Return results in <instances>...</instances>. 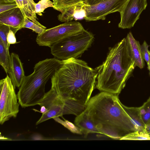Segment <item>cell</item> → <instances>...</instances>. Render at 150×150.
I'll return each instance as SVG.
<instances>
[{"instance_id": "cell-1", "label": "cell", "mask_w": 150, "mask_h": 150, "mask_svg": "<svg viewBox=\"0 0 150 150\" xmlns=\"http://www.w3.org/2000/svg\"><path fill=\"white\" fill-rule=\"evenodd\" d=\"M85 110L102 134L112 139L121 140L137 131L118 95L101 92L90 98Z\"/></svg>"}, {"instance_id": "cell-2", "label": "cell", "mask_w": 150, "mask_h": 150, "mask_svg": "<svg viewBox=\"0 0 150 150\" xmlns=\"http://www.w3.org/2000/svg\"><path fill=\"white\" fill-rule=\"evenodd\" d=\"M97 73L85 61L71 58L63 61L51 79V87L64 99L86 105L96 86Z\"/></svg>"}, {"instance_id": "cell-3", "label": "cell", "mask_w": 150, "mask_h": 150, "mask_svg": "<svg viewBox=\"0 0 150 150\" xmlns=\"http://www.w3.org/2000/svg\"><path fill=\"white\" fill-rule=\"evenodd\" d=\"M135 67L125 38L110 49L105 60L95 69L96 88L101 92L119 95Z\"/></svg>"}, {"instance_id": "cell-4", "label": "cell", "mask_w": 150, "mask_h": 150, "mask_svg": "<svg viewBox=\"0 0 150 150\" xmlns=\"http://www.w3.org/2000/svg\"><path fill=\"white\" fill-rule=\"evenodd\" d=\"M63 62L54 57L35 65L33 72L25 76L17 93L18 102L22 108L38 105L45 95L46 83Z\"/></svg>"}, {"instance_id": "cell-5", "label": "cell", "mask_w": 150, "mask_h": 150, "mask_svg": "<svg viewBox=\"0 0 150 150\" xmlns=\"http://www.w3.org/2000/svg\"><path fill=\"white\" fill-rule=\"evenodd\" d=\"M94 39V35L84 29L54 44L50 47L51 53L62 61L77 59L91 46Z\"/></svg>"}, {"instance_id": "cell-6", "label": "cell", "mask_w": 150, "mask_h": 150, "mask_svg": "<svg viewBox=\"0 0 150 150\" xmlns=\"http://www.w3.org/2000/svg\"><path fill=\"white\" fill-rule=\"evenodd\" d=\"M38 105L45 108L46 112L42 114L37 122L36 125L50 119L62 117L64 115L73 114L76 116L80 113L81 110L80 104L74 101L63 99L52 87L46 93Z\"/></svg>"}, {"instance_id": "cell-7", "label": "cell", "mask_w": 150, "mask_h": 150, "mask_svg": "<svg viewBox=\"0 0 150 150\" xmlns=\"http://www.w3.org/2000/svg\"><path fill=\"white\" fill-rule=\"evenodd\" d=\"M15 88L10 78L0 81V124L3 125L12 117H16L19 111V103Z\"/></svg>"}, {"instance_id": "cell-8", "label": "cell", "mask_w": 150, "mask_h": 150, "mask_svg": "<svg viewBox=\"0 0 150 150\" xmlns=\"http://www.w3.org/2000/svg\"><path fill=\"white\" fill-rule=\"evenodd\" d=\"M84 29L81 24L79 22H66L46 29L42 34L37 35L36 41L40 46L50 47L62 39Z\"/></svg>"}, {"instance_id": "cell-9", "label": "cell", "mask_w": 150, "mask_h": 150, "mask_svg": "<svg viewBox=\"0 0 150 150\" xmlns=\"http://www.w3.org/2000/svg\"><path fill=\"white\" fill-rule=\"evenodd\" d=\"M128 0H104L93 5L83 4V17L88 21L104 20L111 13L120 12Z\"/></svg>"}, {"instance_id": "cell-10", "label": "cell", "mask_w": 150, "mask_h": 150, "mask_svg": "<svg viewBox=\"0 0 150 150\" xmlns=\"http://www.w3.org/2000/svg\"><path fill=\"white\" fill-rule=\"evenodd\" d=\"M147 5V0H128L120 12L118 27L123 29L133 27Z\"/></svg>"}, {"instance_id": "cell-11", "label": "cell", "mask_w": 150, "mask_h": 150, "mask_svg": "<svg viewBox=\"0 0 150 150\" xmlns=\"http://www.w3.org/2000/svg\"><path fill=\"white\" fill-rule=\"evenodd\" d=\"M25 16L17 7L0 13V23L19 30L22 28Z\"/></svg>"}, {"instance_id": "cell-12", "label": "cell", "mask_w": 150, "mask_h": 150, "mask_svg": "<svg viewBox=\"0 0 150 150\" xmlns=\"http://www.w3.org/2000/svg\"><path fill=\"white\" fill-rule=\"evenodd\" d=\"M10 70L8 73L15 88H19L25 76L23 64L18 55L12 52L11 54Z\"/></svg>"}, {"instance_id": "cell-13", "label": "cell", "mask_w": 150, "mask_h": 150, "mask_svg": "<svg viewBox=\"0 0 150 150\" xmlns=\"http://www.w3.org/2000/svg\"><path fill=\"white\" fill-rule=\"evenodd\" d=\"M74 124L80 129L82 134L87 136L91 133L101 134L96 128L92 121L85 110L80 114L76 116Z\"/></svg>"}, {"instance_id": "cell-14", "label": "cell", "mask_w": 150, "mask_h": 150, "mask_svg": "<svg viewBox=\"0 0 150 150\" xmlns=\"http://www.w3.org/2000/svg\"><path fill=\"white\" fill-rule=\"evenodd\" d=\"M126 37L128 41L131 55L134 61L135 67L137 66L141 69L143 68L145 63L139 41L135 39L131 32L127 34Z\"/></svg>"}, {"instance_id": "cell-15", "label": "cell", "mask_w": 150, "mask_h": 150, "mask_svg": "<svg viewBox=\"0 0 150 150\" xmlns=\"http://www.w3.org/2000/svg\"><path fill=\"white\" fill-rule=\"evenodd\" d=\"M122 105L132 121L136 130L144 131L145 125L142 119L140 107H128L122 103Z\"/></svg>"}, {"instance_id": "cell-16", "label": "cell", "mask_w": 150, "mask_h": 150, "mask_svg": "<svg viewBox=\"0 0 150 150\" xmlns=\"http://www.w3.org/2000/svg\"><path fill=\"white\" fill-rule=\"evenodd\" d=\"M9 50L6 48L0 40V64L7 74L9 72L11 62V54Z\"/></svg>"}, {"instance_id": "cell-17", "label": "cell", "mask_w": 150, "mask_h": 150, "mask_svg": "<svg viewBox=\"0 0 150 150\" xmlns=\"http://www.w3.org/2000/svg\"><path fill=\"white\" fill-rule=\"evenodd\" d=\"M83 4V0H57L53 8L62 12L68 8Z\"/></svg>"}, {"instance_id": "cell-18", "label": "cell", "mask_w": 150, "mask_h": 150, "mask_svg": "<svg viewBox=\"0 0 150 150\" xmlns=\"http://www.w3.org/2000/svg\"><path fill=\"white\" fill-rule=\"evenodd\" d=\"M81 5L71 7L64 10L58 16V20L61 22H65L72 21L75 17L76 11Z\"/></svg>"}, {"instance_id": "cell-19", "label": "cell", "mask_w": 150, "mask_h": 150, "mask_svg": "<svg viewBox=\"0 0 150 150\" xmlns=\"http://www.w3.org/2000/svg\"><path fill=\"white\" fill-rule=\"evenodd\" d=\"M121 140H150V136L145 131H136L127 134Z\"/></svg>"}, {"instance_id": "cell-20", "label": "cell", "mask_w": 150, "mask_h": 150, "mask_svg": "<svg viewBox=\"0 0 150 150\" xmlns=\"http://www.w3.org/2000/svg\"><path fill=\"white\" fill-rule=\"evenodd\" d=\"M22 28L30 29L38 33V35L42 34L46 28V27L41 24H38L33 22L26 16Z\"/></svg>"}, {"instance_id": "cell-21", "label": "cell", "mask_w": 150, "mask_h": 150, "mask_svg": "<svg viewBox=\"0 0 150 150\" xmlns=\"http://www.w3.org/2000/svg\"><path fill=\"white\" fill-rule=\"evenodd\" d=\"M140 108L142 119L145 125L150 123V97Z\"/></svg>"}, {"instance_id": "cell-22", "label": "cell", "mask_w": 150, "mask_h": 150, "mask_svg": "<svg viewBox=\"0 0 150 150\" xmlns=\"http://www.w3.org/2000/svg\"><path fill=\"white\" fill-rule=\"evenodd\" d=\"M50 7L53 8V2L50 0H40L37 3L35 4V13L39 16H42V13L46 8Z\"/></svg>"}, {"instance_id": "cell-23", "label": "cell", "mask_w": 150, "mask_h": 150, "mask_svg": "<svg viewBox=\"0 0 150 150\" xmlns=\"http://www.w3.org/2000/svg\"><path fill=\"white\" fill-rule=\"evenodd\" d=\"M13 28L9 26L0 23V40L2 41L6 48L9 49L10 45L7 42V37L10 30Z\"/></svg>"}, {"instance_id": "cell-24", "label": "cell", "mask_w": 150, "mask_h": 150, "mask_svg": "<svg viewBox=\"0 0 150 150\" xmlns=\"http://www.w3.org/2000/svg\"><path fill=\"white\" fill-rule=\"evenodd\" d=\"M19 30L17 28H13L11 29L8 33L7 37V40L8 44H14L18 43L16 41L15 35L17 32Z\"/></svg>"}, {"instance_id": "cell-25", "label": "cell", "mask_w": 150, "mask_h": 150, "mask_svg": "<svg viewBox=\"0 0 150 150\" xmlns=\"http://www.w3.org/2000/svg\"><path fill=\"white\" fill-rule=\"evenodd\" d=\"M18 7L16 1L13 2L0 3V13Z\"/></svg>"}, {"instance_id": "cell-26", "label": "cell", "mask_w": 150, "mask_h": 150, "mask_svg": "<svg viewBox=\"0 0 150 150\" xmlns=\"http://www.w3.org/2000/svg\"><path fill=\"white\" fill-rule=\"evenodd\" d=\"M149 45L146 41H144L142 44L141 45L140 47L142 55L147 64L149 62V51L148 50Z\"/></svg>"}, {"instance_id": "cell-27", "label": "cell", "mask_w": 150, "mask_h": 150, "mask_svg": "<svg viewBox=\"0 0 150 150\" xmlns=\"http://www.w3.org/2000/svg\"><path fill=\"white\" fill-rule=\"evenodd\" d=\"M144 131L150 136V123L145 125Z\"/></svg>"}, {"instance_id": "cell-28", "label": "cell", "mask_w": 150, "mask_h": 150, "mask_svg": "<svg viewBox=\"0 0 150 150\" xmlns=\"http://www.w3.org/2000/svg\"><path fill=\"white\" fill-rule=\"evenodd\" d=\"M31 5L33 8L35 9V2H34L33 0H28Z\"/></svg>"}, {"instance_id": "cell-29", "label": "cell", "mask_w": 150, "mask_h": 150, "mask_svg": "<svg viewBox=\"0 0 150 150\" xmlns=\"http://www.w3.org/2000/svg\"><path fill=\"white\" fill-rule=\"evenodd\" d=\"M147 69L149 70V74L150 76V51H149V62L147 64Z\"/></svg>"}, {"instance_id": "cell-30", "label": "cell", "mask_w": 150, "mask_h": 150, "mask_svg": "<svg viewBox=\"0 0 150 150\" xmlns=\"http://www.w3.org/2000/svg\"><path fill=\"white\" fill-rule=\"evenodd\" d=\"M15 1V0H0V3L13 2Z\"/></svg>"}, {"instance_id": "cell-31", "label": "cell", "mask_w": 150, "mask_h": 150, "mask_svg": "<svg viewBox=\"0 0 150 150\" xmlns=\"http://www.w3.org/2000/svg\"><path fill=\"white\" fill-rule=\"evenodd\" d=\"M0 139L1 140H10V139H9V138L5 137L4 136H1V135H0Z\"/></svg>"}, {"instance_id": "cell-32", "label": "cell", "mask_w": 150, "mask_h": 150, "mask_svg": "<svg viewBox=\"0 0 150 150\" xmlns=\"http://www.w3.org/2000/svg\"><path fill=\"white\" fill-rule=\"evenodd\" d=\"M53 1V4L57 0H52Z\"/></svg>"}, {"instance_id": "cell-33", "label": "cell", "mask_w": 150, "mask_h": 150, "mask_svg": "<svg viewBox=\"0 0 150 150\" xmlns=\"http://www.w3.org/2000/svg\"><path fill=\"white\" fill-rule=\"evenodd\" d=\"M149 46H150V45H149Z\"/></svg>"}]
</instances>
